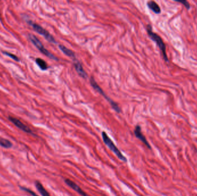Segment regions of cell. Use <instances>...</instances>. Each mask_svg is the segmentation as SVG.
<instances>
[{
  "label": "cell",
  "instance_id": "277c9868",
  "mask_svg": "<svg viewBox=\"0 0 197 196\" xmlns=\"http://www.w3.org/2000/svg\"><path fill=\"white\" fill-rule=\"evenodd\" d=\"M28 37L31 41L34 44V45L35 46V47L39 49L42 54L45 55L46 57L49 58L50 59L54 60V61H58V59L57 57L54 56L47 49H46L42 43V42L37 39V37L32 34H29Z\"/></svg>",
  "mask_w": 197,
  "mask_h": 196
},
{
  "label": "cell",
  "instance_id": "30bf717a",
  "mask_svg": "<svg viewBox=\"0 0 197 196\" xmlns=\"http://www.w3.org/2000/svg\"><path fill=\"white\" fill-rule=\"evenodd\" d=\"M148 8L156 14H160L161 13V9L159 5L155 1H150L147 3Z\"/></svg>",
  "mask_w": 197,
  "mask_h": 196
},
{
  "label": "cell",
  "instance_id": "7c38bea8",
  "mask_svg": "<svg viewBox=\"0 0 197 196\" xmlns=\"http://www.w3.org/2000/svg\"><path fill=\"white\" fill-rule=\"evenodd\" d=\"M35 187L37 189L39 192L40 193V195L42 196H51L49 193L46 190V189L44 187L43 185L41 184L39 181H36L35 182Z\"/></svg>",
  "mask_w": 197,
  "mask_h": 196
},
{
  "label": "cell",
  "instance_id": "8fae6325",
  "mask_svg": "<svg viewBox=\"0 0 197 196\" xmlns=\"http://www.w3.org/2000/svg\"><path fill=\"white\" fill-rule=\"evenodd\" d=\"M59 49H61V51L64 54H65L66 56L72 58L73 59V61L76 59L75 53L71 49L66 48V47H65L63 45H59Z\"/></svg>",
  "mask_w": 197,
  "mask_h": 196
},
{
  "label": "cell",
  "instance_id": "7a4b0ae2",
  "mask_svg": "<svg viewBox=\"0 0 197 196\" xmlns=\"http://www.w3.org/2000/svg\"><path fill=\"white\" fill-rule=\"evenodd\" d=\"M101 137L104 144L117 157V158L124 162H127V158L123 155L119 148L116 146L113 141L111 140V138L109 136V135L107 134L106 132L103 131L101 132Z\"/></svg>",
  "mask_w": 197,
  "mask_h": 196
},
{
  "label": "cell",
  "instance_id": "9a60e30c",
  "mask_svg": "<svg viewBox=\"0 0 197 196\" xmlns=\"http://www.w3.org/2000/svg\"><path fill=\"white\" fill-rule=\"evenodd\" d=\"M3 53H4V54H5L6 55H7L8 57H10L11 58H12V59H13L14 61L17 62L19 61V58L17 57H16V55H14V54H11V53H10V52H6V51H4Z\"/></svg>",
  "mask_w": 197,
  "mask_h": 196
},
{
  "label": "cell",
  "instance_id": "4fadbf2b",
  "mask_svg": "<svg viewBox=\"0 0 197 196\" xmlns=\"http://www.w3.org/2000/svg\"><path fill=\"white\" fill-rule=\"evenodd\" d=\"M0 146L5 148H10L13 147V144L10 140L0 137Z\"/></svg>",
  "mask_w": 197,
  "mask_h": 196
},
{
  "label": "cell",
  "instance_id": "e0dca14e",
  "mask_svg": "<svg viewBox=\"0 0 197 196\" xmlns=\"http://www.w3.org/2000/svg\"><path fill=\"white\" fill-rule=\"evenodd\" d=\"M175 1L178 2L182 3L187 9H189L190 8V4L186 0H175Z\"/></svg>",
  "mask_w": 197,
  "mask_h": 196
},
{
  "label": "cell",
  "instance_id": "8992f818",
  "mask_svg": "<svg viewBox=\"0 0 197 196\" xmlns=\"http://www.w3.org/2000/svg\"><path fill=\"white\" fill-rule=\"evenodd\" d=\"M8 119L16 127H17L18 128H19L20 129H21L23 132H24L25 133H27V134H33L32 131L27 125H25L24 123H22L20 120H19V119H17L15 117H12V116H9Z\"/></svg>",
  "mask_w": 197,
  "mask_h": 196
},
{
  "label": "cell",
  "instance_id": "52a82bcc",
  "mask_svg": "<svg viewBox=\"0 0 197 196\" xmlns=\"http://www.w3.org/2000/svg\"><path fill=\"white\" fill-rule=\"evenodd\" d=\"M134 133L135 136L137 138L139 139L147 147H148V148L151 149V147H150L147 139H146L145 136L143 135V134L142 133L141 127L140 125H136L135 129L134 130Z\"/></svg>",
  "mask_w": 197,
  "mask_h": 196
},
{
  "label": "cell",
  "instance_id": "9c48e42d",
  "mask_svg": "<svg viewBox=\"0 0 197 196\" xmlns=\"http://www.w3.org/2000/svg\"><path fill=\"white\" fill-rule=\"evenodd\" d=\"M73 61H74V68L77 73L78 74V75L83 78L86 79L88 78V74H86V72L84 70L82 64L76 59Z\"/></svg>",
  "mask_w": 197,
  "mask_h": 196
},
{
  "label": "cell",
  "instance_id": "3957f363",
  "mask_svg": "<svg viewBox=\"0 0 197 196\" xmlns=\"http://www.w3.org/2000/svg\"><path fill=\"white\" fill-rule=\"evenodd\" d=\"M90 84L92 86V87L96 91L98 92L100 94H101V96H103L104 97V98H105L110 104H111L112 108L114 109L115 112H116L117 113H119L121 112V109L120 108V107L118 106V105L112 99H111V98H109L104 92V91L103 90V89L100 87V86L98 85V84H97V82H96L95 79H94V78L93 77H91L90 78Z\"/></svg>",
  "mask_w": 197,
  "mask_h": 196
},
{
  "label": "cell",
  "instance_id": "6da1fadb",
  "mask_svg": "<svg viewBox=\"0 0 197 196\" xmlns=\"http://www.w3.org/2000/svg\"><path fill=\"white\" fill-rule=\"evenodd\" d=\"M147 33H148L149 37L153 41H154L156 43L157 46L159 47V49H160L161 52H162V54L163 58H164V61L166 62H168V58L167 52H166V46H165L162 38L159 35H157V34L153 32L152 27L151 25L148 24L147 25Z\"/></svg>",
  "mask_w": 197,
  "mask_h": 196
},
{
  "label": "cell",
  "instance_id": "2e32d148",
  "mask_svg": "<svg viewBox=\"0 0 197 196\" xmlns=\"http://www.w3.org/2000/svg\"><path fill=\"white\" fill-rule=\"evenodd\" d=\"M20 189H21L22 190H24L25 192L28 193L29 195H31L32 196H39L37 195L34 191L31 190V189H28V188H27V187H22V186H21V187H20Z\"/></svg>",
  "mask_w": 197,
  "mask_h": 196
},
{
  "label": "cell",
  "instance_id": "ba28073f",
  "mask_svg": "<svg viewBox=\"0 0 197 196\" xmlns=\"http://www.w3.org/2000/svg\"><path fill=\"white\" fill-rule=\"evenodd\" d=\"M65 182L68 186H69L70 188H72L75 192L78 193L79 195L82 196H88L85 191H84L78 185L74 182L73 181L69 180V179H65Z\"/></svg>",
  "mask_w": 197,
  "mask_h": 196
},
{
  "label": "cell",
  "instance_id": "5b68a950",
  "mask_svg": "<svg viewBox=\"0 0 197 196\" xmlns=\"http://www.w3.org/2000/svg\"><path fill=\"white\" fill-rule=\"evenodd\" d=\"M28 23L29 24L31 25L32 26V28L37 33L44 37L48 41H49L51 43H54V44L57 43L55 39L54 38V37L52 36L47 31L44 29L42 26H41L40 25L37 24V23H34L31 21H28Z\"/></svg>",
  "mask_w": 197,
  "mask_h": 196
},
{
  "label": "cell",
  "instance_id": "5bb4252c",
  "mask_svg": "<svg viewBox=\"0 0 197 196\" xmlns=\"http://www.w3.org/2000/svg\"><path fill=\"white\" fill-rule=\"evenodd\" d=\"M36 63L37 64V66L39 67V68L42 70H46L48 69V66L46 62L43 59H41V58H37L36 60Z\"/></svg>",
  "mask_w": 197,
  "mask_h": 196
}]
</instances>
